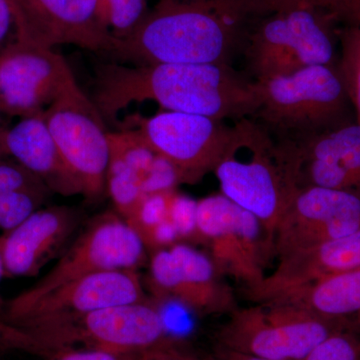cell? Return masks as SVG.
I'll list each match as a JSON object with an SVG mask.
<instances>
[{"label":"cell","mask_w":360,"mask_h":360,"mask_svg":"<svg viewBox=\"0 0 360 360\" xmlns=\"http://www.w3.org/2000/svg\"><path fill=\"white\" fill-rule=\"evenodd\" d=\"M92 101L104 120L131 103L153 101L165 111L214 120L251 117L258 106L257 84L229 65H143L104 63L96 70Z\"/></svg>","instance_id":"6da1fadb"},{"label":"cell","mask_w":360,"mask_h":360,"mask_svg":"<svg viewBox=\"0 0 360 360\" xmlns=\"http://www.w3.org/2000/svg\"><path fill=\"white\" fill-rule=\"evenodd\" d=\"M243 18L222 0H161L113 56L143 65H229Z\"/></svg>","instance_id":"7a4b0ae2"},{"label":"cell","mask_w":360,"mask_h":360,"mask_svg":"<svg viewBox=\"0 0 360 360\" xmlns=\"http://www.w3.org/2000/svg\"><path fill=\"white\" fill-rule=\"evenodd\" d=\"M213 172L220 193L255 215L272 239L300 189L290 141L277 139L250 117L236 120L226 151Z\"/></svg>","instance_id":"3957f363"},{"label":"cell","mask_w":360,"mask_h":360,"mask_svg":"<svg viewBox=\"0 0 360 360\" xmlns=\"http://www.w3.org/2000/svg\"><path fill=\"white\" fill-rule=\"evenodd\" d=\"M251 120L277 139L298 141L352 120V103L340 65H314L255 82Z\"/></svg>","instance_id":"277c9868"},{"label":"cell","mask_w":360,"mask_h":360,"mask_svg":"<svg viewBox=\"0 0 360 360\" xmlns=\"http://www.w3.org/2000/svg\"><path fill=\"white\" fill-rule=\"evenodd\" d=\"M347 328L348 319H330L269 300L231 311L217 333V345L262 359L303 360L322 341Z\"/></svg>","instance_id":"5b68a950"},{"label":"cell","mask_w":360,"mask_h":360,"mask_svg":"<svg viewBox=\"0 0 360 360\" xmlns=\"http://www.w3.org/2000/svg\"><path fill=\"white\" fill-rule=\"evenodd\" d=\"M335 22L330 14L316 9L267 14L245 39L246 63L255 82L309 66L338 65Z\"/></svg>","instance_id":"8992f818"},{"label":"cell","mask_w":360,"mask_h":360,"mask_svg":"<svg viewBox=\"0 0 360 360\" xmlns=\"http://www.w3.org/2000/svg\"><path fill=\"white\" fill-rule=\"evenodd\" d=\"M144 300V285L137 270H108L61 284L32 300L11 298L0 321L26 336L96 310Z\"/></svg>","instance_id":"52a82bcc"},{"label":"cell","mask_w":360,"mask_h":360,"mask_svg":"<svg viewBox=\"0 0 360 360\" xmlns=\"http://www.w3.org/2000/svg\"><path fill=\"white\" fill-rule=\"evenodd\" d=\"M195 241L208 248L219 271L243 284V290L262 283L274 257L264 224L221 193L198 200Z\"/></svg>","instance_id":"ba28073f"},{"label":"cell","mask_w":360,"mask_h":360,"mask_svg":"<svg viewBox=\"0 0 360 360\" xmlns=\"http://www.w3.org/2000/svg\"><path fill=\"white\" fill-rule=\"evenodd\" d=\"M47 127L82 195L96 200L106 191L110 139L101 111L77 82L44 110Z\"/></svg>","instance_id":"9c48e42d"},{"label":"cell","mask_w":360,"mask_h":360,"mask_svg":"<svg viewBox=\"0 0 360 360\" xmlns=\"http://www.w3.org/2000/svg\"><path fill=\"white\" fill-rule=\"evenodd\" d=\"M39 335L56 352L82 343L117 354H146L174 343L160 307L148 298L90 312L40 329Z\"/></svg>","instance_id":"30bf717a"},{"label":"cell","mask_w":360,"mask_h":360,"mask_svg":"<svg viewBox=\"0 0 360 360\" xmlns=\"http://www.w3.org/2000/svg\"><path fill=\"white\" fill-rule=\"evenodd\" d=\"M148 250L141 236L116 212H104L92 219L39 281L14 298L32 300L61 284L108 271L139 269Z\"/></svg>","instance_id":"8fae6325"},{"label":"cell","mask_w":360,"mask_h":360,"mask_svg":"<svg viewBox=\"0 0 360 360\" xmlns=\"http://www.w3.org/2000/svg\"><path fill=\"white\" fill-rule=\"evenodd\" d=\"M134 131L174 167L180 184H194L219 165L232 127L207 116L165 110L142 118Z\"/></svg>","instance_id":"7c38bea8"},{"label":"cell","mask_w":360,"mask_h":360,"mask_svg":"<svg viewBox=\"0 0 360 360\" xmlns=\"http://www.w3.org/2000/svg\"><path fill=\"white\" fill-rule=\"evenodd\" d=\"M75 82L68 61L51 47L15 35L0 49V112H41Z\"/></svg>","instance_id":"4fadbf2b"},{"label":"cell","mask_w":360,"mask_h":360,"mask_svg":"<svg viewBox=\"0 0 360 360\" xmlns=\"http://www.w3.org/2000/svg\"><path fill=\"white\" fill-rule=\"evenodd\" d=\"M149 255L148 283L156 297L175 300L203 315L238 309L233 290L207 253L176 243Z\"/></svg>","instance_id":"5bb4252c"},{"label":"cell","mask_w":360,"mask_h":360,"mask_svg":"<svg viewBox=\"0 0 360 360\" xmlns=\"http://www.w3.org/2000/svg\"><path fill=\"white\" fill-rule=\"evenodd\" d=\"M359 229L360 194L303 187L296 191L274 229V257L283 259Z\"/></svg>","instance_id":"9a60e30c"},{"label":"cell","mask_w":360,"mask_h":360,"mask_svg":"<svg viewBox=\"0 0 360 360\" xmlns=\"http://www.w3.org/2000/svg\"><path fill=\"white\" fill-rule=\"evenodd\" d=\"M16 34L46 47L70 44L112 54L116 37L99 15L97 0H11Z\"/></svg>","instance_id":"2e32d148"},{"label":"cell","mask_w":360,"mask_h":360,"mask_svg":"<svg viewBox=\"0 0 360 360\" xmlns=\"http://www.w3.org/2000/svg\"><path fill=\"white\" fill-rule=\"evenodd\" d=\"M290 141L300 188L315 186L360 194V123L356 120Z\"/></svg>","instance_id":"e0dca14e"},{"label":"cell","mask_w":360,"mask_h":360,"mask_svg":"<svg viewBox=\"0 0 360 360\" xmlns=\"http://www.w3.org/2000/svg\"><path fill=\"white\" fill-rule=\"evenodd\" d=\"M80 217L68 206L39 208L22 224L0 236L6 276L30 277L58 255L77 229Z\"/></svg>","instance_id":"ac0fdd59"},{"label":"cell","mask_w":360,"mask_h":360,"mask_svg":"<svg viewBox=\"0 0 360 360\" xmlns=\"http://www.w3.org/2000/svg\"><path fill=\"white\" fill-rule=\"evenodd\" d=\"M360 269V229L342 238L278 260L262 283L245 290L255 302H267L284 291L316 279Z\"/></svg>","instance_id":"d6986e66"},{"label":"cell","mask_w":360,"mask_h":360,"mask_svg":"<svg viewBox=\"0 0 360 360\" xmlns=\"http://www.w3.org/2000/svg\"><path fill=\"white\" fill-rule=\"evenodd\" d=\"M1 155L18 161L39 177L52 193L65 196L82 194L47 127L44 111L21 117L13 127L4 130Z\"/></svg>","instance_id":"ffe728a7"},{"label":"cell","mask_w":360,"mask_h":360,"mask_svg":"<svg viewBox=\"0 0 360 360\" xmlns=\"http://www.w3.org/2000/svg\"><path fill=\"white\" fill-rule=\"evenodd\" d=\"M270 300L291 303L330 319H348L352 315H359L360 269L322 277L284 291Z\"/></svg>","instance_id":"44dd1931"},{"label":"cell","mask_w":360,"mask_h":360,"mask_svg":"<svg viewBox=\"0 0 360 360\" xmlns=\"http://www.w3.org/2000/svg\"><path fill=\"white\" fill-rule=\"evenodd\" d=\"M106 191L110 194L116 213L127 224L134 221L146 194L136 174L120 156L110 153L106 174Z\"/></svg>","instance_id":"7402d4cb"},{"label":"cell","mask_w":360,"mask_h":360,"mask_svg":"<svg viewBox=\"0 0 360 360\" xmlns=\"http://www.w3.org/2000/svg\"><path fill=\"white\" fill-rule=\"evenodd\" d=\"M243 15H260L309 8L330 14L338 22L347 25L342 0H229Z\"/></svg>","instance_id":"603a6c76"},{"label":"cell","mask_w":360,"mask_h":360,"mask_svg":"<svg viewBox=\"0 0 360 360\" xmlns=\"http://www.w3.org/2000/svg\"><path fill=\"white\" fill-rule=\"evenodd\" d=\"M340 65L355 120L360 123V26H345L340 33Z\"/></svg>","instance_id":"cb8c5ba5"},{"label":"cell","mask_w":360,"mask_h":360,"mask_svg":"<svg viewBox=\"0 0 360 360\" xmlns=\"http://www.w3.org/2000/svg\"><path fill=\"white\" fill-rule=\"evenodd\" d=\"M99 15L116 37L129 34L148 14V0H97Z\"/></svg>","instance_id":"d4e9b609"},{"label":"cell","mask_w":360,"mask_h":360,"mask_svg":"<svg viewBox=\"0 0 360 360\" xmlns=\"http://www.w3.org/2000/svg\"><path fill=\"white\" fill-rule=\"evenodd\" d=\"M47 194L32 191H9L0 193V231L15 229L46 200Z\"/></svg>","instance_id":"484cf974"},{"label":"cell","mask_w":360,"mask_h":360,"mask_svg":"<svg viewBox=\"0 0 360 360\" xmlns=\"http://www.w3.org/2000/svg\"><path fill=\"white\" fill-rule=\"evenodd\" d=\"M303 360H360V338L349 328L322 341Z\"/></svg>","instance_id":"4316f807"},{"label":"cell","mask_w":360,"mask_h":360,"mask_svg":"<svg viewBox=\"0 0 360 360\" xmlns=\"http://www.w3.org/2000/svg\"><path fill=\"white\" fill-rule=\"evenodd\" d=\"M9 191H32L47 195L51 193L39 177L18 161L0 156V193Z\"/></svg>","instance_id":"83f0119b"},{"label":"cell","mask_w":360,"mask_h":360,"mask_svg":"<svg viewBox=\"0 0 360 360\" xmlns=\"http://www.w3.org/2000/svg\"><path fill=\"white\" fill-rule=\"evenodd\" d=\"M196 203L198 201L175 191L170 205L169 219L172 222L180 243L195 241Z\"/></svg>","instance_id":"f1b7e54d"},{"label":"cell","mask_w":360,"mask_h":360,"mask_svg":"<svg viewBox=\"0 0 360 360\" xmlns=\"http://www.w3.org/2000/svg\"><path fill=\"white\" fill-rule=\"evenodd\" d=\"M150 352L146 354H125L99 348H68L47 357L46 360H149Z\"/></svg>","instance_id":"f546056e"},{"label":"cell","mask_w":360,"mask_h":360,"mask_svg":"<svg viewBox=\"0 0 360 360\" xmlns=\"http://www.w3.org/2000/svg\"><path fill=\"white\" fill-rule=\"evenodd\" d=\"M149 360H212V357L206 359H198L188 352L179 349V347H175L174 343H172V345L150 352Z\"/></svg>","instance_id":"4dcf8cb0"},{"label":"cell","mask_w":360,"mask_h":360,"mask_svg":"<svg viewBox=\"0 0 360 360\" xmlns=\"http://www.w3.org/2000/svg\"><path fill=\"white\" fill-rule=\"evenodd\" d=\"M15 27V16L11 0H0V44L6 39L11 28Z\"/></svg>","instance_id":"1f68e13d"},{"label":"cell","mask_w":360,"mask_h":360,"mask_svg":"<svg viewBox=\"0 0 360 360\" xmlns=\"http://www.w3.org/2000/svg\"><path fill=\"white\" fill-rule=\"evenodd\" d=\"M214 357L217 360H276L241 354V352L227 349V348L219 347V345H217V348H215Z\"/></svg>","instance_id":"d6a6232c"},{"label":"cell","mask_w":360,"mask_h":360,"mask_svg":"<svg viewBox=\"0 0 360 360\" xmlns=\"http://www.w3.org/2000/svg\"><path fill=\"white\" fill-rule=\"evenodd\" d=\"M347 13V26H360V0H342Z\"/></svg>","instance_id":"836d02e7"},{"label":"cell","mask_w":360,"mask_h":360,"mask_svg":"<svg viewBox=\"0 0 360 360\" xmlns=\"http://www.w3.org/2000/svg\"><path fill=\"white\" fill-rule=\"evenodd\" d=\"M6 277V270H4V260H2L1 252H0V284H1L2 278ZM6 302L2 297L0 293V316L4 314V307H6Z\"/></svg>","instance_id":"e575fe53"},{"label":"cell","mask_w":360,"mask_h":360,"mask_svg":"<svg viewBox=\"0 0 360 360\" xmlns=\"http://www.w3.org/2000/svg\"><path fill=\"white\" fill-rule=\"evenodd\" d=\"M4 130H6V129H1V127H0V156H2L1 155V142H2V136H4Z\"/></svg>","instance_id":"d590c367"},{"label":"cell","mask_w":360,"mask_h":360,"mask_svg":"<svg viewBox=\"0 0 360 360\" xmlns=\"http://www.w3.org/2000/svg\"><path fill=\"white\" fill-rule=\"evenodd\" d=\"M357 319H359V338H360V314L357 315Z\"/></svg>","instance_id":"8d00e7d4"},{"label":"cell","mask_w":360,"mask_h":360,"mask_svg":"<svg viewBox=\"0 0 360 360\" xmlns=\"http://www.w3.org/2000/svg\"><path fill=\"white\" fill-rule=\"evenodd\" d=\"M2 326H4V324H2L1 321H0V331H1Z\"/></svg>","instance_id":"74e56055"},{"label":"cell","mask_w":360,"mask_h":360,"mask_svg":"<svg viewBox=\"0 0 360 360\" xmlns=\"http://www.w3.org/2000/svg\"><path fill=\"white\" fill-rule=\"evenodd\" d=\"M212 360H217L214 356H212Z\"/></svg>","instance_id":"f35d334b"}]
</instances>
